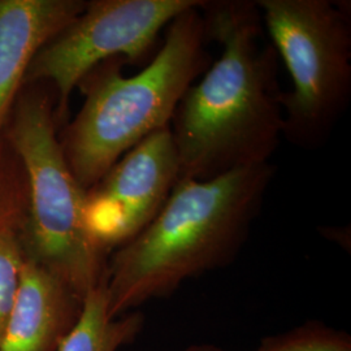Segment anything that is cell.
Returning <instances> with one entry per match:
<instances>
[{"label":"cell","instance_id":"obj_1","mask_svg":"<svg viewBox=\"0 0 351 351\" xmlns=\"http://www.w3.org/2000/svg\"><path fill=\"white\" fill-rule=\"evenodd\" d=\"M201 12L221 53L186 90L169 129L180 178L204 181L269 163L282 137L284 91L255 1H203Z\"/></svg>","mask_w":351,"mask_h":351},{"label":"cell","instance_id":"obj_2","mask_svg":"<svg viewBox=\"0 0 351 351\" xmlns=\"http://www.w3.org/2000/svg\"><path fill=\"white\" fill-rule=\"evenodd\" d=\"M274 175L267 163L204 181L180 178L150 224L111 254L106 275L110 316L169 297L188 280L232 263Z\"/></svg>","mask_w":351,"mask_h":351},{"label":"cell","instance_id":"obj_3","mask_svg":"<svg viewBox=\"0 0 351 351\" xmlns=\"http://www.w3.org/2000/svg\"><path fill=\"white\" fill-rule=\"evenodd\" d=\"M201 5L167 26L160 50L137 75H123L126 62L117 58L98 65L80 84L85 101L60 143L85 190L139 142L168 128L186 90L211 65Z\"/></svg>","mask_w":351,"mask_h":351},{"label":"cell","instance_id":"obj_4","mask_svg":"<svg viewBox=\"0 0 351 351\" xmlns=\"http://www.w3.org/2000/svg\"><path fill=\"white\" fill-rule=\"evenodd\" d=\"M8 143L25 178L26 213L20 234L25 258L84 301L106 281L110 255L90 233L86 190L65 159L46 94H27L17 103Z\"/></svg>","mask_w":351,"mask_h":351},{"label":"cell","instance_id":"obj_5","mask_svg":"<svg viewBox=\"0 0 351 351\" xmlns=\"http://www.w3.org/2000/svg\"><path fill=\"white\" fill-rule=\"evenodd\" d=\"M255 3L291 80V90L282 94V137L301 149H319L350 101V17L328 0Z\"/></svg>","mask_w":351,"mask_h":351},{"label":"cell","instance_id":"obj_6","mask_svg":"<svg viewBox=\"0 0 351 351\" xmlns=\"http://www.w3.org/2000/svg\"><path fill=\"white\" fill-rule=\"evenodd\" d=\"M203 0H95L38 52L25 81H49L58 93L56 116L68 112L71 95L101 63L145 60L163 29Z\"/></svg>","mask_w":351,"mask_h":351},{"label":"cell","instance_id":"obj_7","mask_svg":"<svg viewBox=\"0 0 351 351\" xmlns=\"http://www.w3.org/2000/svg\"><path fill=\"white\" fill-rule=\"evenodd\" d=\"M180 180L169 126L121 156L85 195L90 233L110 256L160 213Z\"/></svg>","mask_w":351,"mask_h":351},{"label":"cell","instance_id":"obj_8","mask_svg":"<svg viewBox=\"0 0 351 351\" xmlns=\"http://www.w3.org/2000/svg\"><path fill=\"white\" fill-rule=\"evenodd\" d=\"M86 5L81 0H0V138L38 52Z\"/></svg>","mask_w":351,"mask_h":351},{"label":"cell","instance_id":"obj_9","mask_svg":"<svg viewBox=\"0 0 351 351\" xmlns=\"http://www.w3.org/2000/svg\"><path fill=\"white\" fill-rule=\"evenodd\" d=\"M84 301L47 269L26 259L0 351H58Z\"/></svg>","mask_w":351,"mask_h":351},{"label":"cell","instance_id":"obj_10","mask_svg":"<svg viewBox=\"0 0 351 351\" xmlns=\"http://www.w3.org/2000/svg\"><path fill=\"white\" fill-rule=\"evenodd\" d=\"M143 324L137 310L110 316L104 281L84 298L81 315L58 351H117L137 339Z\"/></svg>","mask_w":351,"mask_h":351},{"label":"cell","instance_id":"obj_11","mask_svg":"<svg viewBox=\"0 0 351 351\" xmlns=\"http://www.w3.org/2000/svg\"><path fill=\"white\" fill-rule=\"evenodd\" d=\"M23 223L0 226V341L12 314L25 262L20 236Z\"/></svg>","mask_w":351,"mask_h":351},{"label":"cell","instance_id":"obj_12","mask_svg":"<svg viewBox=\"0 0 351 351\" xmlns=\"http://www.w3.org/2000/svg\"><path fill=\"white\" fill-rule=\"evenodd\" d=\"M258 351H351V337L343 330L308 322L284 333L262 339Z\"/></svg>","mask_w":351,"mask_h":351},{"label":"cell","instance_id":"obj_13","mask_svg":"<svg viewBox=\"0 0 351 351\" xmlns=\"http://www.w3.org/2000/svg\"><path fill=\"white\" fill-rule=\"evenodd\" d=\"M26 213V186L21 176L11 162L4 142L0 138V226L23 223Z\"/></svg>","mask_w":351,"mask_h":351},{"label":"cell","instance_id":"obj_14","mask_svg":"<svg viewBox=\"0 0 351 351\" xmlns=\"http://www.w3.org/2000/svg\"><path fill=\"white\" fill-rule=\"evenodd\" d=\"M184 351H224L211 343H197V345H190Z\"/></svg>","mask_w":351,"mask_h":351}]
</instances>
